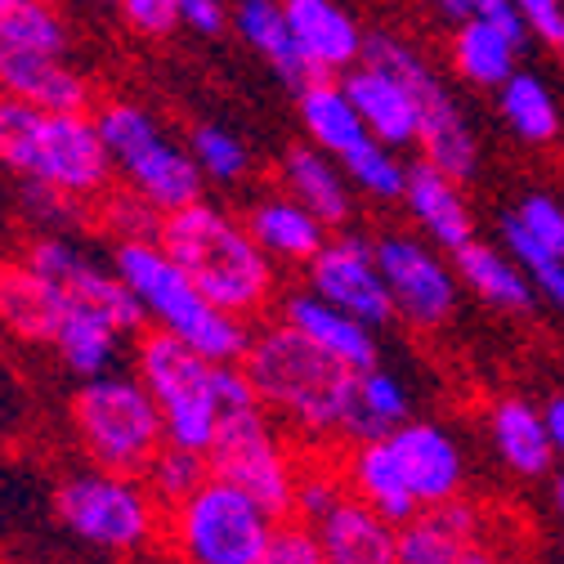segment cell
<instances>
[{
	"label": "cell",
	"mask_w": 564,
	"mask_h": 564,
	"mask_svg": "<svg viewBox=\"0 0 564 564\" xmlns=\"http://www.w3.org/2000/svg\"><path fill=\"white\" fill-rule=\"evenodd\" d=\"M251 394L278 421V431L305 453H332L345 440V408L355 368L332 359L288 318L251 323L247 349L238 359Z\"/></svg>",
	"instance_id": "1"
},
{
	"label": "cell",
	"mask_w": 564,
	"mask_h": 564,
	"mask_svg": "<svg viewBox=\"0 0 564 564\" xmlns=\"http://www.w3.org/2000/svg\"><path fill=\"white\" fill-rule=\"evenodd\" d=\"M158 242L225 314L242 323H260L273 314L282 296V269L260 251L238 210L197 197L180 210H166Z\"/></svg>",
	"instance_id": "2"
},
{
	"label": "cell",
	"mask_w": 564,
	"mask_h": 564,
	"mask_svg": "<svg viewBox=\"0 0 564 564\" xmlns=\"http://www.w3.org/2000/svg\"><path fill=\"white\" fill-rule=\"evenodd\" d=\"M0 166L90 206L117 184L95 112L36 108L10 95H0Z\"/></svg>",
	"instance_id": "3"
},
{
	"label": "cell",
	"mask_w": 564,
	"mask_h": 564,
	"mask_svg": "<svg viewBox=\"0 0 564 564\" xmlns=\"http://www.w3.org/2000/svg\"><path fill=\"white\" fill-rule=\"evenodd\" d=\"M108 260L130 288V296L139 301V310H144V327L180 336L210 364H238L242 359L251 323L225 314L216 301H206V292L162 251L158 238L112 242Z\"/></svg>",
	"instance_id": "4"
},
{
	"label": "cell",
	"mask_w": 564,
	"mask_h": 564,
	"mask_svg": "<svg viewBox=\"0 0 564 564\" xmlns=\"http://www.w3.org/2000/svg\"><path fill=\"white\" fill-rule=\"evenodd\" d=\"M50 502H54V520L67 533L104 555L139 560L162 546L166 507L153 498L144 475H121L86 462L54 479Z\"/></svg>",
	"instance_id": "5"
},
{
	"label": "cell",
	"mask_w": 564,
	"mask_h": 564,
	"mask_svg": "<svg viewBox=\"0 0 564 564\" xmlns=\"http://www.w3.org/2000/svg\"><path fill=\"white\" fill-rule=\"evenodd\" d=\"M301 453L305 448H296L288 435L278 431V421L260 408L242 368L225 364V408H220L216 440H210V448H206L210 475H220V479L256 492L273 516L292 520V492H296Z\"/></svg>",
	"instance_id": "6"
},
{
	"label": "cell",
	"mask_w": 564,
	"mask_h": 564,
	"mask_svg": "<svg viewBox=\"0 0 564 564\" xmlns=\"http://www.w3.org/2000/svg\"><path fill=\"white\" fill-rule=\"evenodd\" d=\"M67 431L90 466L121 475H144L171 444L153 394L130 372V364L77 381V390L67 394Z\"/></svg>",
	"instance_id": "7"
},
{
	"label": "cell",
	"mask_w": 564,
	"mask_h": 564,
	"mask_svg": "<svg viewBox=\"0 0 564 564\" xmlns=\"http://www.w3.org/2000/svg\"><path fill=\"white\" fill-rule=\"evenodd\" d=\"M278 524L282 516H273L256 492L206 475L188 498L166 507L158 551L171 564H260Z\"/></svg>",
	"instance_id": "8"
},
{
	"label": "cell",
	"mask_w": 564,
	"mask_h": 564,
	"mask_svg": "<svg viewBox=\"0 0 564 564\" xmlns=\"http://www.w3.org/2000/svg\"><path fill=\"white\" fill-rule=\"evenodd\" d=\"M130 372L153 394L166 440L206 453L225 408V364H210L171 332L144 327L130 340Z\"/></svg>",
	"instance_id": "9"
},
{
	"label": "cell",
	"mask_w": 564,
	"mask_h": 564,
	"mask_svg": "<svg viewBox=\"0 0 564 564\" xmlns=\"http://www.w3.org/2000/svg\"><path fill=\"white\" fill-rule=\"evenodd\" d=\"M95 126L112 162V180L139 193L153 210H180L206 197V175L197 171L188 144H175L166 126L134 99H108L95 108Z\"/></svg>",
	"instance_id": "10"
},
{
	"label": "cell",
	"mask_w": 564,
	"mask_h": 564,
	"mask_svg": "<svg viewBox=\"0 0 564 564\" xmlns=\"http://www.w3.org/2000/svg\"><path fill=\"white\" fill-rule=\"evenodd\" d=\"M364 58L390 67L394 77H403L412 86L416 108H421V130H416L421 158H426L431 166H440L444 175L470 184L475 171H479V139H475L470 121L462 117L457 99L448 95V86L440 82V73L421 58V50L408 45L403 36H394V32H368Z\"/></svg>",
	"instance_id": "11"
},
{
	"label": "cell",
	"mask_w": 564,
	"mask_h": 564,
	"mask_svg": "<svg viewBox=\"0 0 564 564\" xmlns=\"http://www.w3.org/2000/svg\"><path fill=\"white\" fill-rule=\"evenodd\" d=\"M381 278L394 301V318L412 332H440L457 314L462 278L453 269V256L426 242L421 234H381L372 238Z\"/></svg>",
	"instance_id": "12"
},
{
	"label": "cell",
	"mask_w": 564,
	"mask_h": 564,
	"mask_svg": "<svg viewBox=\"0 0 564 564\" xmlns=\"http://www.w3.org/2000/svg\"><path fill=\"white\" fill-rule=\"evenodd\" d=\"M305 288L314 296H323L327 305L377 327V332L394 323V301H390V288L381 278V264H377L368 234H355V229L327 234L318 256L305 264Z\"/></svg>",
	"instance_id": "13"
},
{
	"label": "cell",
	"mask_w": 564,
	"mask_h": 564,
	"mask_svg": "<svg viewBox=\"0 0 564 564\" xmlns=\"http://www.w3.org/2000/svg\"><path fill=\"white\" fill-rule=\"evenodd\" d=\"M386 444L399 457V470L421 507H440V502L466 492V453H462L457 435L448 426H440V421L408 416L399 431L386 435Z\"/></svg>",
	"instance_id": "14"
},
{
	"label": "cell",
	"mask_w": 564,
	"mask_h": 564,
	"mask_svg": "<svg viewBox=\"0 0 564 564\" xmlns=\"http://www.w3.org/2000/svg\"><path fill=\"white\" fill-rule=\"evenodd\" d=\"M282 10L310 77H340L364 58L368 32L336 0H282Z\"/></svg>",
	"instance_id": "15"
},
{
	"label": "cell",
	"mask_w": 564,
	"mask_h": 564,
	"mask_svg": "<svg viewBox=\"0 0 564 564\" xmlns=\"http://www.w3.org/2000/svg\"><path fill=\"white\" fill-rule=\"evenodd\" d=\"M0 95L36 108H73V112H90L95 104L90 82L67 63V54H45L10 41H0Z\"/></svg>",
	"instance_id": "16"
},
{
	"label": "cell",
	"mask_w": 564,
	"mask_h": 564,
	"mask_svg": "<svg viewBox=\"0 0 564 564\" xmlns=\"http://www.w3.org/2000/svg\"><path fill=\"white\" fill-rule=\"evenodd\" d=\"M399 202L408 206L416 234L426 238V242H435L440 251L453 256L466 242H475V216H470V202H466L462 180L444 175L426 158L408 166V184H403V197Z\"/></svg>",
	"instance_id": "17"
},
{
	"label": "cell",
	"mask_w": 564,
	"mask_h": 564,
	"mask_svg": "<svg viewBox=\"0 0 564 564\" xmlns=\"http://www.w3.org/2000/svg\"><path fill=\"white\" fill-rule=\"evenodd\" d=\"M278 318H288L301 336H310L318 349H327L332 359H340L345 368H372L381 364V340H377V327L359 323L355 314H345L336 305H327L323 296H314L310 288H296V292H282L278 305H273Z\"/></svg>",
	"instance_id": "18"
},
{
	"label": "cell",
	"mask_w": 564,
	"mask_h": 564,
	"mask_svg": "<svg viewBox=\"0 0 564 564\" xmlns=\"http://www.w3.org/2000/svg\"><path fill=\"white\" fill-rule=\"evenodd\" d=\"M340 86L349 95V104L359 108L364 126L381 139L390 149H412L416 144V130H421V108H416V95L403 77H394L390 67L381 63H368L359 58L349 73H340Z\"/></svg>",
	"instance_id": "19"
},
{
	"label": "cell",
	"mask_w": 564,
	"mask_h": 564,
	"mask_svg": "<svg viewBox=\"0 0 564 564\" xmlns=\"http://www.w3.org/2000/svg\"><path fill=\"white\" fill-rule=\"evenodd\" d=\"M63 314L67 296L28 256H0V327L23 345H50Z\"/></svg>",
	"instance_id": "20"
},
{
	"label": "cell",
	"mask_w": 564,
	"mask_h": 564,
	"mask_svg": "<svg viewBox=\"0 0 564 564\" xmlns=\"http://www.w3.org/2000/svg\"><path fill=\"white\" fill-rule=\"evenodd\" d=\"M336 466H340L349 498H359L364 507H372L390 524H408L421 511V502L412 498V488L399 470V457L390 453L386 440H345V444H336Z\"/></svg>",
	"instance_id": "21"
},
{
	"label": "cell",
	"mask_w": 564,
	"mask_h": 564,
	"mask_svg": "<svg viewBox=\"0 0 564 564\" xmlns=\"http://www.w3.org/2000/svg\"><path fill=\"white\" fill-rule=\"evenodd\" d=\"M242 220L251 229V238L260 242V251L278 264V269H305L318 247L327 242V225L314 216L310 206H301L288 188H273V193H260L247 210Z\"/></svg>",
	"instance_id": "22"
},
{
	"label": "cell",
	"mask_w": 564,
	"mask_h": 564,
	"mask_svg": "<svg viewBox=\"0 0 564 564\" xmlns=\"http://www.w3.org/2000/svg\"><path fill=\"white\" fill-rule=\"evenodd\" d=\"M475 542H484V511L462 492L399 524V564H457Z\"/></svg>",
	"instance_id": "23"
},
{
	"label": "cell",
	"mask_w": 564,
	"mask_h": 564,
	"mask_svg": "<svg viewBox=\"0 0 564 564\" xmlns=\"http://www.w3.org/2000/svg\"><path fill=\"white\" fill-rule=\"evenodd\" d=\"M278 188H288L301 206H310L314 216L336 234L349 229L355 220V184L345 180L340 162L323 149H314L310 139L305 144H292L278 162Z\"/></svg>",
	"instance_id": "24"
},
{
	"label": "cell",
	"mask_w": 564,
	"mask_h": 564,
	"mask_svg": "<svg viewBox=\"0 0 564 564\" xmlns=\"http://www.w3.org/2000/svg\"><path fill=\"white\" fill-rule=\"evenodd\" d=\"M310 529L318 533L327 564H399V524H390L349 492Z\"/></svg>",
	"instance_id": "25"
},
{
	"label": "cell",
	"mask_w": 564,
	"mask_h": 564,
	"mask_svg": "<svg viewBox=\"0 0 564 564\" xmlns=\"http://www.w3.org/2000/svg\"><path fill=\"white\" fill-rule=\"evenodd\" d=\"M130 340L112 318L95 314V310H77V305H67L50 349H54V359L58 368L73 377V381H90V377H104L112 368H126L130 364Z\"/></svg>",
	"instance_id": "26"
},
{
	"label": "cell",
	"mask_w": 564,
	"mask_h": 564,
	"mask_svg": "<svg viewBox=\"0 0 564 564\" xmlns=\"http://www.w3.org/2000/svg\"><path fill=\"white\" fill-rule=\"evenodd\" d=\"M488 440H492L498 462L520 479H542L555 466V448L546 435L542 408H533L529 399L507 394V399L492 403L488 408Z\"/></svg>",
	"instance_id": "27"
},
{
	"label": "cell",
	"mask_w": 564,
	"mask_h": 564,
	"mask_svg": "<svg viewBox=\"0 0 564 564\" xmlns=\"http://www.w3.org/2000/svg\"><path fill=\"white\" fill-rule=\"evenodd\" d=\"M296 112H301L305 139L314 149L332 153L336 162L372 139V130L364 126L359 108L349 104L340 77H310V82H301L296 86Z\"/></svg>",
	"instance_id": "28"
},
{
	"label": "cell",
	"mask_w": 564,
	"mask_h": 564,
	"mask_svg": "<svg viewBox=\"0 0 564 564\" xmlns=\"http://www.w3.org/2000/svg\"><path fill=\"white\" fill-rule=\"evenodd\" d=\"M453 269L466 288L488 301L492 310L507 314H529L533 310V282L520 269V260L507 247H488V242H466L462 251H453Z\"/></svg>",
	"instance_id": "29"
},
{
	"label": "cell",
	"mask_w": 564,
	"mask_h": 564,
	"mask_svg": "<svg viewBox=\"0 0 564 564\" xmlns=\"http://www.w3.org/2000/svg\"><path fill=\"white\" fill-rule=\"evenodd\" d=\"M229 28H234L238 41H242L247 50H256L292 90H296L301 82H310L305 63H301V54H296V41H292V28H288V10H282V0H234V6H229Z\"/></svg>",
	"instance_id": "30"
},
{
	"label": "cell",
	"mask_w": 564,
	"mask_h": 564,
	"mask_svg": "<svg viewBox=\"0 0 564 564\" xmlns=\"http://www.w3.org/2000/svg\"><path fill=\"white\" fill-rule=\"evenodd\" d=\"M408 416H412V394L394 372H386L381 364L355 372L345 408V440H386Z\"/></svg>",
	"instance_id": "31"
},
{
	"label": "cell",
	"mask_w": 564,
	"mask_h": 564,
	"mask_svg": "<svg viewBox=\"0 0 564 564\" xmlns=\"http://www.w3.org/2000/svg\"><path fill=\"white\" fill-rule=\"evenodd\" d=\"M520 36L492 28L484 19H466L453 28V41H448V58H453V73L470 86H484V90H498L511 73H516V58H520Z\"/></svg>",
	"instance_id": "32"
},
{
	"label": "cell",
	"mask_w": 564,
	"mask_h": 564,
	"mask_svg": "<svg viewBox=\"0 0 564 564\" xmlns=\"http://www.w3.org/2000/svg\"><path fill=\"white\" fill-rule=\"evenodd\" d=\"M498 108H502V121L511 126V134L529 149H542L560 134V108H555V95L542 77L533 73H516L498 86Z\"/></svg>",
	"instance_id": "33"
},
{
	"label": "cell",
	"mask_w": 564,
	"mask_h": 564,
	"mask_svg": "<svg viewBox=\"0 0 564 564\" xmlns=\"http://www.w3.org/2000/svg\"><path fill=\"white\" fill-rule=\"evenodd\" d=\"M188 153L206 184H242L251 175V149L242 144V134H234L220 121H197L188 130Z\"/></svg>",
	"instance_id": "34"
},
{
	"label": "cell",
	"mask_w": 564,
	"mask_h": 564,
	"mask_svg": "<svg viewBox=\"0 0 564 564\" xmlns=\"http://www.w3.org/2000/svg\"><path fill=\"white\" fill-rule=\"evenodd\" d=\"M0 41L67 54V19L54 0H0Z\"/></svg>",
	"instance_id": "35"
},
{
	"label": "cell",
	"mask_w": 564,
	"mask_h": 564,
	"mask_svg": "<svg viewBox=\"0 0 564 564\" xmlns=\"http://www.w3.org/2000/svg\"><path fill=\"white\" fill-rule=\"evenodd\" d=\"M340 171H345L349 184H355V193H364L372 202H399L403 184H408V162L399 158V149L381 144L377 134L368 139V144H359L355 153H345Z\"/></svg>",
	"instance_id": "36"
},
{
	"label": "cell",
	"mask_w": 564,
	"mask_h": 564,
	"mask_svg": "<svg viewBox=\"0 0 564 564\" xmlns=\"http://www.w3.org/2000/svg\"><path fill=\"white\" fill-rule=\"evenodd\" d=\"M19 210L23 220L36 229V234H82V229H95V216H90V202L73 197V193H58L50 184H32V180H19Z\"/></svg>",
	"instance_id": "37"
},
{
	"label": "cell",
	"mask_w": 564,
	"mask_h": 564,
	"mask_svg": "<svg viewBox=\"0 0 564 564\" xmlns=\"http://www.w3.org/2000/svg\"><path fill=\"white\" fill-rule=\"evenodd\" d=\"M340 498H345V479H340V466H336V448L332 453H301L296 492H292V520L314 524Z\"/></svg>",
	"instance_id": "38"
},
{
	"label": "cell",
	"mask_w": 564,
	"mask_h": 564,
	"mask_svg": "<svg viewBox=\"0 0 564 564\" xmlns=\"http://www.w3.org/2000/svg\"><path fill=\"white\" fill-rule=\"evenodd\" d=\"M95 229L108 238V242H126V238H158V225H162V210H153L139 193L112 184L95 206Z\"/></svg>",
	"instance_id": "39"
},
{
	"label": "cell",
	"mask_w": 564,
	"mask_h": 564,
	"mask_svg": "<svg viewBox=\"0 0 564 564\" xmlns=\"http://www.w3.org/2000/svg\"><path fill=\"white\" fill-rule=\"evenodd\" d=\"M502 247L520 260V269H524L529 282H533V292H538L542 301H551V305L564 314V256L551 251V247H542L538 238H529L511 216L502 220Z\"/></svg>",
	"instance_id": "40"
},
{
	"label": "cell",
	"mask_w": 564,
	"mask_h": 564,
	"mask_svg": "<svg viewBox=\"0 0 564 564\" xmlns=\"http://www.w3.org/2000/svg\"><path fill=\"white\" fill-rule=\"evenodd\" d=\"M206 475H210L206 453H193V448L166 444V448L153 457V466L144 470V484L153 488V498H158L162 507H171V502L188 498V492H193V488H197Z\"/></svg>",
	"instance_id": "41"
},
{
	"label": "cell",
	"mask_w": 564,
	"mask_h": 564,
	"mask_svg": "<svg viewBox=\"0 0 564 564\" xmlns=\"http://www.w3.org/2000/svg\"><path fill=\"white\" fill-rule=\"evenodd\" d=\"M511 220H516L529 238H538L542 247H551V251L564 256V206H560L551 193H524L520 206L511 210Z\"/></svg>",
	"instance_id": "42"
},
{
	"label": "cell",
	"mask_w": 564,
	"mask_h": 564,
	"mask_svg": "<svg viewBox=\"0 0 564 564\" xmlns=\"http://www.w3.org/2000/svg\"><path fill=\"white\" fill-rule=\"evenodd\" d=\"M260 564H327V555L318 546V533L305 520H282L273 529Z\"/></svg>",
	"instance_id": "43"
},
{
	"label": "cell",
	"mask_w": 564,
	"mask_h": 564,
	"mask_svg": "<svg viewBox=\"0 0 564 564\" xmlns=\"http://www.w3.org/2000/svg\"><path fill=\"white\" fill-rule=\"evenodd\" d=\"M435 6H440L453 23L484 19V23H492V28H502V32L520 36V41H529V28H524V19H520V10H516V0H435Z\"/></svg>",
	"instance_id": "44"
},
{
	"label": "cell",
	"mask_w": 564,
	"mask_h": 564,
	"mask_svg": "<svg viewBox=\"0 0 564 564\" xmlns=\"http://www.w3.org/2000/svg\"><path fill=\"white\" fill-rule=\"evenodd\" d=\"M117 10L126 19V28L134 36H171L180 28V10H175V0H117Z\"/></svg>",
	"instance_id": "45"
},
{
	"label": "cell",
	"mask_w": 564,
	"mask_h": 564,
	"mask_svg": "<svg viewBox=\"0 0 564 564\" xmlns=\"http://www.w3.org/2000/svg\"><path fill=\"white\" fill-rule=\"evenodd\" d=\"M175 10H180V23L193 36H220L229 28V6L225 0H175Z\"/></svg>",
	"instance_id": "46"
},
{
	"label": "cell",
	"mask_w": 564,
	"mask_h": 564,
	"mask_svg": "<svg viewBox=\"0 0 564 564\" xmlns=\"http://www.w3.org/2000/svg\"><path fill=\"white\" fill-rule=\"evenodd\" d=\"M516 10L524 19V28L538 32L542 41H551L560 32V23H564V6H560V0H516Z\"/></svg>",
	"instance_id": "47"
},
{
	"label": "cell",
	"mask_w": 564,
	"mask_h": 564,
	"mask_svg": "<svg viewBox=\"0 0 564 564\" xmlns=\"http://www.w3.org/2000/svg\"><path fill=\"white\" fill-rule=\"evenodd\" d=\"M542 421H546V435L555 448V462H564V394H551L542 403Z\"/></svg>",
	"instance_id": "48"
},
{
	"label": "cell",
	"mask_w": 564,
	"mask_h": 564,
	"mask_svg": "<svg viewBox=\"0 0 564 564\" xmlns=\"http://www.w3.org/2000/svg\"><path fill=\"white\" fill-rule=\"evenodd\" d=\"M457 564H516V560L498 546H488V542H475V546H466V555Z\"/></svg>",
	"instance_id": "49"
},
{
	"label": "cell",
	"mask_w": 564,
	"mask_h": 564,
	"mask_svg": "<svg viewBox=\"0 0 564 564\" xmlns=\"http://www.w3.org/2000/svg\"><path fill=\"white\" fill-rule=\"evenodd\" d=\"M551 502H555V511H560V520H564V470L551 479Z\"/></svg>",
	"instance_id": "50"
},
{
	"label": "cell",
	"mask_w": 564,
	"mask_h": 564,
	"mask_svg": "<svg viewBox=\"0 0 564 564\" xmlns=\"http://www.w3.org/2000/svg\"><path fill=\"white\" fill-rule=\"evenodd\" d=\"M551 45H555V50H560V58H564V23H560V32L551 36Z\"/></svg>",
	"instance_id": "51"
},
{
	"label": "cell",
	"mask_w": 564,
	"mask_h": 564,
	"mask_svg": "<svg viewBox=\"0 0 564 564\" xmlns=\"http://www.w3.org/2000/svg\"><path fill=\"white\" fill-rule=\"evenodd\" d=\"M104 6H108V0H104ZM112 6H117V0H112Z\"/></svg>",
	"instance_id": "52"
}]
</instances>
